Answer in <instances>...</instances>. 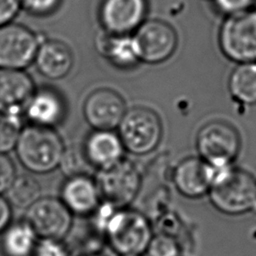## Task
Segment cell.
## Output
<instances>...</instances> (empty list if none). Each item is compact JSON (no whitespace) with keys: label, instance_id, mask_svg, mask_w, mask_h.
<instances>
[{"label":"cell","instance_id":"cell-1","mask_svg":"<svg viewBox=\"0 0 256 256\" xmlns=\"http://www.w3.org/2000/svg\"><path fill=\"white\" fill-rule=\"evenodd\" d=\"M15 149L22 165L34 173L56 169L65 151L61 137L53 128L34 124L22 128Z\"/></svg>","mask_w":256,"mask_h":256},{"label":"cell","instance_id":"cell-2","mask_svg":"<svg viewBox=\"0 0 256 256\" xmlns=\"http://www.w3.org/2000/svg\"><path fill=\"white\" fill-rule=\"evenodd\" d=\"M102 231L109 246L120 256L146 252L153 236L148 219L140 212L125 207L114 211Z\"/></svg>","mask_w":256,"mask_h":256},{"label":"cell","instance_id":"cell-3","mask_svg":"<svg viewBox=\"0 0 256 256\" xmlns=\"http://www.w3.org/2000/svg\"><path fill=\"white\" fill-rule=\"evenodd\" d=\"M213 206L227 215H242L256 211V179L233 166L209 189Z\"/></svg>","mask_w":256,"mask_h":256},{"label":"cell","instance_id":"cell-4","mask_svg":"<svg viewBox=\"0 0 256 256\" xmlns=\"http://www.w3.org/2000/svg\"><path fill=\"white\" fill-rule=\"evenodd\" d=\"M219 44L232 61L256 62V10L228 15L219 32Z\"/></svg>","mask_w":256,"mask_h":256},{"label":"cell","instance_id":"cell-5","mask_svg":"<svg viewBox=\"0 0 256 256\" xmlns=\"http://www.w3.org/2000/svg\"><path fill=\"white\" fill-rule=\"evenodd\" d=\"M118 127L124 148L135 155L152 152L162 137L161 121L149 108L136 107L127 111Z\"/></svg>","mask_w":256,"mask_h":256},{"label":"cell","instance_id":"cell-6","mask_svg":"<svg viewBox=\"0 0 256 256\" xmlns=\"http://www.w3.org/2000/svg\"><path fill=\"white\" fill-rule=\"evenodd\" d=\"M101 199L117 208L128 206L137 196L141 178L136 166L127 159L100 168L95 178Z\"/></svg>","mask_w":256,"mask_h":256},{"label":"cell","instance_id":"cell-7","mask_svg":"<svg viewBox=\"0 0 256 256\" xmlns=\"http://www.w3.org/2000/svg\"><path fill=\"white\" fill-rule=\"evenodd\" d=\"M196 147L200 158L216 166L232 165L239 154L241 140L237 130L222 121H212L198 132Z\"/></svg>","mask_w":256,"mask_h":256},{"label":"cell","instance_id":"cell-8","mask_svg":"<svg viewBox=\"0 0 256 256\" xmlns=\"http://www.w3.org/2000/svg\"><path fill=\"white\" fill-rule=\"evenodd\" d=\"M43 39L28 27L11 22L0 27V68L24 70L32 63Z\"/></svg>","mask_w":256,"mask_h":256},{"label":"cell","instance_id":"cell-9","mask_svg":"<svg viewBox=\"0 0 256 256\" xmlns=\"http://www.w3.org/2000/svg\"><path fill=\"white\" fill-rule=\"evenodd\" d=\"M140 61L155 64L168 59L177 47L174 29L161 20L143 22L132 37Z\"/></svg>","mask_w":256,"mask_h":256},{"label":"cell","instance_id":"cell-10","mask_svg":"<svg viewBox=\"0 0 256 256\" xmlns=\"http://www.w3.org/2000/svg\"><path fill=\"white\" fill-rule=\"evenodd\" d=\"M27 221L42 238L62 239L72 225V213L62 200L43 197L27 211Z\"/></svg>","mask_w":256,"mask_h":256},{"label":"cell","instance_id":"cell-11","mask_svg":"<svg viewBox=\"0 0 256 256\" xmlns=\"http://www.w3.org/2000/svg\"><path fill=\"white\" fill-rule=\"evenodd\" d=\"M84 116L96 130H112L118 127L125 115V103L115 91L107 88L92 92L84 103Z\"/></svg>","mask_w":256,"mask_h":256},{"label":"cell","instance_id":"cell-12","mask_svg":"<svg viewBox=\"0 0 256 256\" xmlns=\"http://www.w3.org/2000/svg\"><path fill=\"white\" fill-rule=\"evenodd\" d=\"M146 10V0H103L100 19L111 34L126 35L143 23Z\"/></svg>","mask_w":256,"mask_h":256},{"label":"cell","instance_id":"cell-13","mask_svg":"<svg viewBox=\"0 0 256 256\" xmlns=\"http://www.w3.org/2000/svg\"><path fill=\"white\" fill-rule=\"evenodd\" d=\"M35 89L32 78L24 70L0 68V112L23 114Z\"/></svg>","mask_w":256,"mask_h":256},{"label":"cell","instance_id":"cell-14","mask_svg":"<svg viewBox=\"0 0 256 256\" xmlns=\"http://www.w3.org/2000/svg\"><path fill=\"white\" fill-rule=\"evenodd\" d=\"M61 198L71 213L79 216L94 214L101 200L95 179L87 174L68 177L62 186Z\"/></svg>","mask_w":256,"mask_h":256},{"label":"cell","instance_id":"cell-15","mask_svg":"<svg viewBox=\"0 0 256 256\" xmlns=\"http://www.w3.org/2000/svg\"><path fill=\"white\" fill-rule=\"evenodd\" d=\"M23 114L31 124L53 128L63 119L65 104L58 92L43 87L35 89Z\"/></svg>","mask_w":256,"mask_h":256},{"label":"cell","instance_id":"cell-16","mask_svg":"<svg viewBox=\"0 0 256 256\" xmlns=\"http://www.w3.org/2000/svg\"><path fill=\"white\" fill-rule=\"evenodd\" d=\"M34 64L42 76L58 80L67 76L72 69L73 55L64 42L56 39L43 40L37 50Z\"/></svg>","mask_w":256,"mask_h":256},{"label":"cell","instance_id":"cell-17","mask_svg":"<svg viewBox=\"0 0 256 256\" xmlns=\"http://www.w3.org/2000/svg\"><path fill=\"white\" fill-rule=\"evenodd\" d=\"M173 182L178 192L187 198L206 195L211 187L207 163L196 157L182 160L173 172Z\"/></svg>","mask_w":256,"mask_h":256},{"label":"cell","instance_id":"cell-18","mask_svg":"<svg viewBox=\"0 0 256 256\" xmlns=\"http://www.w3.org/2000/svg\"><path fill=\"white\" fill-rule=\"evenodd\" d=\"M124 145L111 130H96L84 145V153L90 164L98 169L114 164L123 158Z\"/></svg>","mask_w":256,"mask_h":256},{"label":"cell","instance_id":"cell-19","mask_svg":"<svg viewBox=\"0 0 256 256\" xmlns=\"http://www.w3.org/2000/svg\"><path fill=\"white\" fill-rule=\"evenodd\" d=\"M36 236L35 230L27 220L9 225L2 237L4 254L6 256H31L37 244Z\"/></svg>","mask_w":256,"mask_h":256},{"label":"cell","instance_id":"cell-20","mask_svg":"<svg viewBox=\"0 0 256 256\" xmlns=\"http://www.w3.org/2000/svg\"><path fill=\"white\" fill-rule=\"evenodd\" d=\"M229 91L238 102L256 104V62L239 63L229 78Z\"/></svg>","mask_w":256,"mask_h":256},{"label":"cell","instance_id":"cell-21","mask_svg":"<svg viewBox=\"0 0 256 256\" xmlns=\"http://www.w3.org/2000/svg\"><path fill=\"white\" fill-rule=\"evenodd\" d=\"M100 41L99 50L101 54L116 66L127 68L134 66L139 58L132 37L126 35H115Z\"/></svg>","mask_w":256,"mask_h":256},{"label":"cell","instance_id":"cell-22","mask_svg":"<svg viewBox=\"0 0 256 256\" xmlns=\"http://www.w3.org/2000/svg\"><path fill=\"white\" fill-rule=\"evenodd\" d=\"M8 201L18 208H29L41 198V186L37 179L29 174L15 176L6 191Z\"/></svg>","mask_w":256,"mask_h":256},{"label":"cell","instance_id":"cell-23","mask_svg":"<svg viewBox=\"0 0 256 256\" xmlns=\"http://www.w3.org/2000/svg\"><path fill=\"white\" fill-rule=\"evenodd\" d=\"M21 130V115L0 112V153H7L16 147Z\"/></svg>","mask_w":256,"mask_h":256},{"label":"cell","instance_id":"cell-24","mask_svg":"<svg viewBox=\"0 0 256 256\" xmlns=\"http://www.w3.org/2000/svg\"><path fill=\"white\" fill-rule=\"evenodd\" d=\"M180 252L181 247L178 239L163 232L153 235L146 249L148 256H180Z\"/></svg>","mask_w":256,"mask_h":256},{"label":"cell","instance_id":"cell-25","mask_svg":"<svg viewBox=\"0 0 256 256\" xmlns=\"http://www.w3.org/2000/svg\"><path fill=\"white\" fill-rule=\"evenodd\" d=\"M88 165L90 166L91 164L88 161L84 150L82 154L74 149H65L59 166L61 167L62 171L68 175V177H70L79 174H87Z\"/></svg>","mask_w":256,"mask_h":256},{"label":"cell","instance_id":"cell-26","mask_svg":"<svg viewBox=\"0 0 256 256\" xmlns=\"http://www.w3.org/2000/svg\"><path fill=\"white\" fill-rule=\"evenodd\" d=\"M34 256H69L65 244L60 239L42 238L37 242L34 249Z\"/></svg>","mask_w":256,"mask_h":256},{"label":"cell","instance_id":"cell-27","mask_svg":"<svg viewBox=\"0 0 256 256\" xmlns=\"http://www.w3.org/2000/svg\"><path fill=\"white\" fill-rule=\"evenodd\" d=\"M61 0H21L22 8L34 16H47L57 10Z\"/></svg>","mask_w":256,"mask_h":256},{"label":"cell","instance_id":"cell-28","mask_svg":"<svg viewBox=\"0 0 256 256\" xmlns=\"http://www.w3.org/2000/svg\"><path fill=\"white\" fill-rule=\"evenodd\" d=\"M15 176L13 162L5 153H0V193L7 191Z\"/></svg>","mask_w":256,"mask_h":256},{"label":"cell","instance_id":"cell-29","mask_svg":"<svg viewBox=\"0 0 256 256\" xmlns=\"http://www.w3.org/2000/svg\"><path fill=\"white\" fill-rule=\"evenodd\" d=\"M21 9V0H0V27L13 22Z\"/></svg>","mask_w":256,"mask_h":256},{"label":"cell","instance_id":"cell-30","mask_svg":"<svg viewBox=\"0 0 256 256\" xmlns=\"http://www.w3.org/2000/svg\"><path fill=\"white\" fill-rule=\"evenodd\" d=\"M217 7L224 13L231 15L251 9L254 0H214Z\"/></svg>","mask_w":256,"mask_h":256},{"label":"cell","instance_id":"cell-31","mask_svg":"<svg viewBox=\"0 0 256 256\" xmlns=\"http://www.w3.org/2000/svg\"><path fill=\"white\" fill-rule=\"evenodd\" d=\"M11 220V207L9 201L0 196V232L4 231Z\"/></svg>","mask_w":256,"mask_h":256},{"label":"cell","instance_id":"cell-32","mask_svg":"<svg viewBox=\"0 0 256 256\" xmlns=\"http://www.w3.org/2000/svg\"><path fill=\"white\" fill-rule=\"evenodd\" d=\"M121 256H141L140 254H129V255H121Z\"/></svg>","mask_w":256,"mask_h":256},{"label":"cell","instance_id":"cell-33","mask_svg":"<svg viewBox=\"0 0 256 256\" xmlns=\"http://www.w3.org/2000/svg\"><path fill=\"white\" fill-rule=\"evenodd\" d=\"M85 256H100V255H97V254H88V255H85Z\"/></svg>","mask_w":256,"mask_h":256}]
</instances>
